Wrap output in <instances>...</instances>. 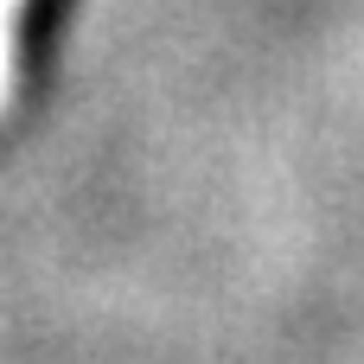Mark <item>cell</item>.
Here are the masks:
<instances>
[{"instance_id": "cell-1", "label": "cell", "mask_w": 364, "mask_h": 364, "mask_svg": "<svg viewBox=\"0 0 364 364\" xmlns=\"http://www.w3.org/2000/svg\"><path fill=\"white\" fill-rule=\"evenodd\" d=\"M19 13H26V0H0V115H6V96H13V45H19Z\"/></svg>"}]
</instances>
